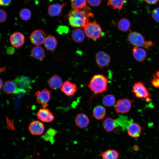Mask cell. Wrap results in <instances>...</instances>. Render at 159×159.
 Listing matches in <instances>:
<instances>
[{
	"label": "cell",
	"mask_w": 159,
	"mask_h": 159,
	"mask_svg": "<svg viewBox=\"0 0 159 159\" xmlns=\"http://www.w3.org/2000/svg\"><path fill=\"white\" fill-rule=\"evenodd\" d=\"M133 100L128 98L118 100L115 104V109L117 113L124 114L128 112L132 107Z\"/></svg>",
	"instance_id": "obj_5"
},
{
	"label": "cell",
	"mask_w": 159,
	"mask_h": 159,
	"mask_svg": "<svg viewBox=\"0 0 159 159\" xmlns=\"http://www.w3.org/2000/svg\"><path fill=\"white\" fill-rule=\"evenodd\" d=\"M102 125L105 130L108 132L112 131L117 127L115 120L110 117L107 118L104 120Z\"/></svg>",
	"instance_id": "obj_27"
},
{
	"label": "cell",
	"mask_w": 159,
	"mask_h": 159,
	"mask_svg": "<svg viewBox=\"0 0 159 159\" xmlns=\"http://www.w3.org/2000/svg\"><path fill=\"white\" fill-rule=\"evenodd\" d=\"M151 16L155 21L159 22V7L156 8L152 10Z\"/></svg>",
	"instance_id": "obj_34"
},
{
	"label": "cell",
	"mask_w": 159,
	"mask_h": 159,
	"mask_svg": "<svg viewBox=\"0 0 159 159\" xmlns=\"http://www.w3.org/2000/svg\"><path fill=\"white\" fill-rule=\"evenodd\" d=\"M120 154L115 150L109 149L102 152L99 155L103 159H118Z\"/></svg>",
	"instance_id": "obj_26"
},
{
	"label": "cell",
	"mask_w": 159,
	"mask_h": 159,
	"mask_svg": "<svg viewBox=\"0 0 159 159\" xmlns=\"http://www.w3.org/2000/svg\"><path fill=\"white\" fill-rule=\"evenodd\" d=\"M85 34L84 31L81 28H77L72 31L71 37L74 41L77 43H80L84 40Z\"/></svg>",
	"instance_id": "obj_24"
},
{
	"label": "cell",
	"mask_w": 159,
	"mask_h": 159,
	"mask_svg": "<svg viewBox=\"0 0 159 159\" xmlns=\"http://www.w3.org/2000/svg\"><path fill=\"white\" fill-rule=\"evenodd\" d=\"M11 0H0V6H7L11 3Z\"/></svg>",
	"instance_id": "obj_39"
},
{
	"label": "cell",
	"mask_w": 159,
	"mask_h": 159,
	"mask_svg": "<svg viewBox=\"0 0 159 159\" xmlns=\"http://www.w3.org/2000/svg\"><path fill=\"white\" fill-rule=\"evenodd\" d=\"M14 82L21 88L28 89L29 88L32 80L29 77L21 75L17 77Z\"/></svg>",
	"instance_id": "obj_17"
},
{
	"label": "cell",
	"mask_w": 159,
	"mask_h": 159,
	"mask_svg": "<svg viewBox=\"0 0 159 159\" xmlns=\"http://www.w3.org/2000/svg\"><path fill=\"white\" fill-rule=\"evenodd\" d=\"M63 84L62 79L57 74H55L52 76L48 81V84L49 87L51 89L54 90L61 88Z\"/></svg>",
	"instance_id": "obj_18"
},
{
	"label": "cell",
	"mask_w": 159,
	"mask_h": 159,
	"mask_svg": "<svg viewBox=\"0 0 159 159\" xmlns=\"http://www.w3.org/2000/svg\"><path fill=\"white\" fill-rule=\"evenodd\" d=\"M130 26V21L127 19L124 18L121 19L117 24L119 29L123 32L128 31Z\"/></svg>",
	"instance_id": "obj_29"
},
{
	"label": "cell",
	"mask_w": 159,
	"mask_h": 159,
	"mask_svg": "<svg viewBox=\"0 0 159 159\" xmlns=\"http://www.w3.org/2000/svg\"><path fill=\"white\" fill-rule=\"evenodd\" d=\"M152 85L155 87L159 88V78L155 74L151 81Z\"/></svg>",
	"instance_id": "obj_36"
},
{
	"label": "cell",
	"mask_w": 159,
	"mask_h": 159,
	"mask_svg": "<svg viewBox=\"0 0 159 159\" xmlns=\"http://www.w3.org/2000/svg\"><path fill=\"white\" fill-rule=\"evenodd\" d=\"M3 90L6 93L9 94L17 93L19 91L15 83L10 80L4 83Z\"/></svg>",
	"instance_id": "obj_23"
},
{
	"label": "cell",
	"mask_w": 159,
	"mask_h": 159,
	"mask_svg": "<svg viewBox=\"0 0 159 159\" xmlns=\"http://www.w3.org/2000/svg\"><path fill=\"white\" fill-rule=\"evenodd\" d=\"M61 91L66 95L70 97L73 95L76 92L77 86L75 84L67 80L63 83Z\"/></svg>",
	"instance_id": "obj_12"
},
{
	"label": "cell",
	"mask_w": 159,
	"mask_h": 159,
	"mask_svg": "<svg viewBox=\"0 0 159 159\" xmlns=\"http://www.w3.org/2000/svg\"><path fill=\"white\" fill-rule=\"evenodd\" d=\"M11 45L14 47L18 48L22 46L24 43L25 37L19 32H16L12 34L10 37Z\"/></svg>",
	"instance_id": "obj_13"
},
{
	"label": "cell",
	"mask_w": 159,
	"mask_h": 159,
	"mask_svg": "<svg viewBox=\"0 0 159 159\" xmlns=\"http://www.w3.org/2000/svg\"><path fill=\"white\" fill-rule=\"evenodd\" d=\"M46 35L44 32L41 29H37L31 34L29 39L32 44L36 46H39L44 43Z\"/></svg>",
	"instance_id": "obj_9"
},
{
	"label": "cell",
	"mask_w": 159,
	"mask_h": 159,
	"mask_svg": "<svg viewBox=\"0 0 159 159\" xmlns=\"http://www.w3.org/2000/svg\"><path fill=\"white\" fill-rule=\"evenodd\" d=\"M57 133V131L53 128H49L43 135L42 138L45 141H50L51 143L54 142V138Z\"/></svg>",
	"instance_id": "obj_28"
},
{
	"label": "cell",
	"mask_w": 159,
	"mask_h": 159,
	"mask_svg": "<svg viewBox=\"0 0 159 159\" xmlns=\"http://www.w3.org/2000/svg\"><path fill=\"white\" fill-rule=\"evenodd\" d=\"M106 112V109L104 106L98 105L94 108L92 115L95 119L97 120H101L104 118Z\"/></svg>",
	"instance_id": "obj_22"
},
{
	"label": "cell",
	"mask_w": 159,
	"mask_h": 159,
	"mask_svg": "<svg viewBox=\"0 0 159 159\" xmlns=\"http://www.w3.org/2000/svg\"><path fill=\"white\" fill-rule=\"evenodd\" d=\"M107 79L105 76L97 74L92 77L88 87L95 93L100 94L107 91Z\"/></svg>",
	"instance_id": "obj_2"
},
{
	"label": "cell",
	"mask_w": 159,
	"mask_h": 159,
	"mask_svg": "<svg viewBox=\"0 0 159 159\" xmlns=\"http://www.w3.org/2000/svg\"><path fill=\"white\" fill-rule=\"evenodd\" d=\"M125 0H107V5L112 7L114 9L122 8Z\"/></svg>",
	"instance_id": "obj_31"
},
{
	"label": "cell",
	"mask_w": 159,
	"mask_h": 159,
	"mask_svg": "<svg viewBox=\"0 0 159 159\" xmlns=\"http://www.w3.org/2000/svg\"><path fill=\"white\" fill-rule=\"evenodd\" d=\"M127 40L134 47L146 48L147 41H145L143 36L140 33L136 32H130L127 36Z\"/></svg>",
	"instance_id": "obj_6"
},
{
	"label": "cell",
	"mask_w": 159,
	"mask_h": 159,
	"mask_svg": "<svg viewBox=\"0 0 159 159\" xmlns=\"http://www.w3.org/2000/svg\"><path fill=\"white\" fill-rule=\"evenodd\" d=\"M155 74L159 78V71H158L156 72Z\"/></svg>",
	"instance_id": "obj_43"
},
{
	"label": "cell",
	"mask_w": 159,
	"mask_h": 159,
	"mask_svg": "<svg viewBox=\"0 0 159 159\" xmlns=\"http://www.w3.org/2000/svg\"><path fill=\"white\" fill-rule=\"evenodd\" d=\"M7 15L4 10L0 9V23L4 22L6 19Z\"/></svg>",
	"instance_id": "obj_37"
},
{
	"label": "cell",
	"mask_w": 159,
	"mask_h": 159,
	"mask_svg": "<svg viewBox=\"0 0 159 159\" xmlns=\"http://www.w3.org/2000/svg\"><path fill=\"white\" fill-rule=\"evenodd\" d=\"M32 57L38 60H42L46 56L44 49L41 46H36L34 47L31 51Z\"/></svg>",
	"instance_id": "obj_21"
},
{
	"label": "cell",
	"mask_w": 159,
	"mask_h": 159,
	"mask_svg": "<svg viewBox=\"0 0 159 159\" xmlns=\"http://www.w3.org/2000/svg\"><path fill=\"white\" fill-rule=\"evenodd\" d=\"M95 61L98 67L100 69H103L109 65L110 62V57L105 52L99 51L96 54Z\"/></svg>",
	"instance_id": "obj_8"
},
{
	"label": "cell",
	"mask_w": 159,
	"mask_h": 159,
	"mask_svg": "<svg viewBox=\"0 0 159 159\" xmlns=\"http://www.w3.org/2000/svg\"><path fill=\"white\" fill-rule=\"evenodd\" d=\"M69 30L68 27L64 26H60L58 27L56 30L59 34H61L63 33H67Z\"/></svg>",
	"instance_id": "obj_35"
},
{
	"label": "cell",
	"mask_w": 159,
	"mask_h": 159,
	"mask_svg": "<svg viewBox=\"0 0 159 159\" xmlns=\"http://www.w3.org/2000/svg\"><path fill=\"white\" fill-rule=\"evenodd\" d=\"M44 44L47 49L52 51L56 48L57 42L56 38L54 36L49 35L46 37Z\"/></svg>",
	"instance_id": "obj_20"
},
{
	"label": "cell",
	"mask_w": 159,
	"mask_h": 159,
	"mask_svg": "<svg viewBox=\"0 0 159 159\" xmlns=\"http://www.w3.org/2000/svg\"><path fill=\"white\" fill-rule=\"evenodd\" d=\"M142 130V127L140 125L133 122L129 125L127 129L128 135L134 138H138L140 136Z\"/></svg>",
	"instance_id": "obj_14"
},
{
	"label": "cell",
	"mask_w": 159,
	"mask_h": 159,
	"mask_svg": "<svg viewBox=\"0 0 159 159\" xmlns=\"http://www.w3.org/2000/svg\"><path fill=\"white\" fill-rule=\"evenodd\" d=\"M93 16L91 9L88 7L80 9L74 8L68 13V19L71 26L84 29L89 22L90 18Z\"/></svg>",
	"instance_id": "obj_1"
},
{
	"label": "cell",
	"mask_w": 159,
	"mask_h": 159,
	"mask_svg": "<svg viewBox=\"0 0 159 159\" xmlns=\"http://www.w3.org/2000/svg\"><path fill=\"white\" fill-rule=\"evenodd\" d=\"M28 129L32 135H42L44 131V125L41 121L36 120L32 122L29 124Z\"/></svg>",
	"instance_id": "obj_10"
},
{
	"label": "cell",
	"mask_w": 159,
	"mask_h": 159,
	"mask_svg": "<svg viewBox=\"0 0 159 159\" xmlns=\"http://www.w3.org/2000/svg\"><path fill=\"white\" fill-rule=\"evenodd\" d=\"M102 0H87V2L91 6H96L100 5Z\"/></svg>",
	"instance_id": "obj_38"
},
{
	"label": "cell",
	"mask_w": 159,
	"mask_h": 159,
	"mask_svg": "<svg viewBox=\"0 0 159 159\" xmlns=\"http://www.w3.org/2000/svg\"><path fill=\"white\" fill-rule=\"evenodd\" d=\"M32 16L30 10L27 8L22 9L19 12V16L22 20L27 21L29 20Z\"/></svg>",
	"instance_id": "obj_32"
},
{
	"label": "cell",
	"mask_w": 159,
	"mask_h": 159,
	"mask_svg": "<svg viewBox=\"0 0 159 159\" xmlns=\"http://www.w3.org/2000/svg\"><path fill=\"white\" fill-rule=\"evenodd\" d=\"M144 1L149 4H153L157 3L159 0H144Z\"/></svg>",
	"instance_id": "obj_40"
},
{
	"label": "cell",
	"mask_w": 159,
	"mask_h": 159,
	"mask_svg": "<svg viewBox=\"0 0 159 159\" xmlns=\"http://www.w3.org/2000/svg\"><path fill=\"white\" fill-rule=\"evenodd\" d=\"M51 92L46 88L35 92L37 102L41 105L43 108H46L48 106V103L51 98Z\"/></svg>",
	"instance_id": "obj_7"
},
{
	"label": "cell",
	"mask_w": 159,
	"mask_h": 159,
	"mask_svg": "<svg viewBox=\"0 0 159 159\" xmlns=\"http://www.w3.org/2000/svg\"><path fill=\"white\" fill-rule=\"evenodd\" d=\"M74 8L80 9L87 6V0H70Z\"/></svg>",
	"instance_id": "obj_33"
},
{
	"label": "cell",
	"mask_w": 159,
	"mask_h": 159,
	"mask_svg": "<svg viewBox=\"0 0 159 159\" xmlns=\"http://www.w3.org/2000/svg\"><path fill=\"white\" fill-rule=\"evenodd\" d=\"M9 49H8V50H7V53L8 54H11L13 52V51H14V50H13L14 49H13V48H11H11H9Z\"/></svg>",
	"instance_id": "obj_41"
},
{
	"label": "cell",
	"mask_w": 159,
	"mask_h": 159,
	"mask_svg": "<svg viewBox=\"0 0 159 159\" xmlns=\"http://www.w3.org/2000/svg\"><path fill=\"white\" fill-rule=\"evenodd\" d=\"M132 51L133 57L137 61L142 62L145 59L147 53L144 49L142 47H134Z\"/></svg>",
	"instance_id": "obj_16"
},
{
	"label": "cell",
	"mask_w": 159,
	"mask_h": 159,
	"mask_svg": "<svg viewBox=\"0 0 159 159\" xmlns=\"http://www.w3.org/2000/svg\"><path fill=\"white\" fill-rule=\"evenodd\" d=\"M84 29L86 36L89 38L94 40L100 37L102 32L100 25L95 22H89Z\"/></svg>",
	"instance_id": "obj_3"
},
{
	"label": "cell",
	"mask_w": 159,
	"mask_h": 159,
	"mask_svg": "<svg viewBox=\"0 0 159 159\" xmlns=\"http://www.w3.org/2000/svg\"><path fill=\"white\" fill-rule=\"evenodd\" d=\"M132 92L138 98L145 99L147 102L151 100L152 96L144 84L141 82H135L132 86Z\"/></svg>",
	"instance_id": "obj_4"
},
{
	"label": "cell",
	"mask_w": 159,
	"mask_h": 159,
	"mask_svg": "<svg viewBox=\"0 0 159 159\" xmlns=\"http://www.w3.org/2000/svg\"><path fill=\"white\" fill-rule=\"evenodd\" d=\"M88 116L84 113L78 114L75 117L74 122L76 125L80 128L86 127L90 123Z\"/></svg>",
	"instance_id": "obj_15"
},
{
	"label": "cell",
	"mask_w": 159,
	"mask_h": 159,
	"mask_svg": "<svg viewBox=\"0 0 159 159\" xmlns=\"http://www.w3.org/2000/svg\"><path fill=\"white\" fill-rule=\"evenodd\" d=\"M3 81L0 78V89L1 88L3 85Z\"/></svg>",
	"instance_id": "obj_42"
},
{
	"label": "cell",
	"mask_w": 159,
	"mask_h": 159,
	"mask_svg": "<svg viewBox=\"0 0 159 159\" xmlns=\"http://www.w3.org/2000/svg\"><path fill=\"white\" fill-rule=\"evenodd\" d=\"M66 4L65 3L62 4L55 3L49 5L48 8V12L49 14L52 16L59 15Z\"/></svg>",
	"instance_id": "obj_19"
},
{
	"label": "cell",
	"mask_w": 159,
	"mask_h": 159,
	"mask_svg": "<svg viewBox=\"0 0 159 159\" xmlns=\"http://www.w3.org/2000/svg\"><path fill=\"white\" fill-rule=\"evenodd\" d=\"M36 115L39 119L44 122H51L54 118L52 113L49 109L46 108H40L38 111Z\"/></svg>",
	"instance_id": "obj_11"
},
{
	"label": "cell",
	"mask_w": 159,
	"mask_h": 159,
	"mask_svg": "<svg viewBox=\"0 0 159 159\" xmlns=\"http://www.w3.org/2000/svg\"><path fill=\"white\" fill-rule=\"evenodd\" d=\"M115 120L117 127H121L123 130L127 129L129 125L133 122L131 120H129L127 117L123 115H120Z\"/></svg>",
	"instance_id": "obj_25"
},
{
	"label": "cell",
	"mask_w": 159,
	"mask_h": 159,
	"mask_svg": "<svg viewBox=\"0 0 159 159\" xmlns=\"http://www.w3.org/2000/svg\"><path fill=\"white\" fill-rule=\"evenodd\" d=\"M115 96L111 94L105 96L102 99V103L105 106L109 107L113 106L115 104Z\"/></svg>",
	"instance_id": "obj_30"
}]
</instances>
